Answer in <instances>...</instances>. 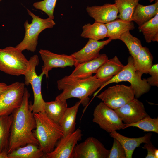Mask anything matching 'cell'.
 <instances>
[{
  "instance_id": "obj_1",
  "label": "cell",
  "mask_w": 158,
  "mask_h": 158,
  "mask_svg": "<svg viewBox=\"0 0 158 158\" xmlns=\"http://www.w3.org/2000/svg\"><path fill=\"white\" fill-rule=\"evenodd\" d=\"M30 94L25 87L20 106L12 113L13 117L9 140L7 154L29 143L39 145L33 131L36 127L32 110V104L29 101Z\"/></svg>"
},
{
  "instance_id": "obj_2",
  "label": "cell",
  "mask_w": 158,
  "mask_h": 158,
  "mask_svg": "<svg viewBox=\"0 0 158 158\" xmlns=\"http://www.w3.org/2000/svg\"><path fill=\"white\" fill-rule=\"evenodd\" d=\"M107 81L97 78L95 75L84 78L65 76L57 81L58 89L63 91L55 99L62 100L78 98L83 106H86L90 100L89 97Z\"/></svg>"
},
{
  "instance_id": "obj_3",
  "label": "cell",
  "mask_w": 158,
  "mask_h": 158,
  "mask_svg": "<svg viewBox=\"0 0 158 158\" xmlns=\"http://www.w3.org/2000/svg\"><path fill=\"white\" fill-rule=\"evenodd\" d=\"M33 114L36 123L33 135L45 155L54 149L58 141L63 136V131L60 125L49 118L44 112Z\"/></svg>"
},
{
  "instance_id": "obj_4",
  "label": "cell",
  "mask_w": 158,
  "mask_h": 158,
  "mask_svg": "<svg viewBox=\"0 0 158 158\" xmlns=\"http://www.w3.org/2000/svg\"><path fill=\"white\" fill-rule=\"evenodd\" d=\"M142 75L135 69L134 59L131 56L128 59V63L117 75L106 82L95 92L94 96L107 85L112 83H118L122 81H128L130 83L136 98L140 97L142 95L147 92L150 90L151 86L147 83L146 79H142Z\"/></svg>"
},
{
  "instance_id": "obj_5",
  "label": "cell",
  "mask_w": 158,
  "mask_h": 158,
  "mask_svg": "<svg viewBox=\"0 0 158 158\" xmlns=\"http://www.w3.org/2000/svg\"><path fill=\"white\" fill-rule=\"evenodd\" d=\"M28 14L32 18L31 23H29L26 20L24 25L25 34L23 40L16 47L21 51L27 50L35 52L38 44L39 34L47 28H52L56 23L53 19L50 18L42 19L27 9Z\"/></svg>"
},
{
  "instance_id": "obj_6",
  "label": "cell",
  "mask_w": 158,
  "mask_h": 158,
  "mask_svg": "<svg viewBox=\"0 0 158 158\" xmlns=\"http://www.w3.org/2000/svg\"><path fill=\"white\" fill-rule=\"evenodd\" d=\"M29 66V60L21 51L12 46L0 49V70L10 75H23Z\"/></svg>"
},
{
  "instance_id": "obj_7",
  "label": "cell",
  "mask_w": 158,
  "mask_h": 158,
  "mask_svg": "<svg viewBox=\"0 0 158 158\" xmlns=\"http://www.w3.org/2000/svg\"><path fill=\"white\" fill-rule=\"evenodd\" d=\"M29 66L25 73V84L27 86L30 84L34 95V102L32 104V110L33 113L44 112L45 102L43 99L41 91L42 82L44 75L41 73L38 75L35 68L39 65V60L37 55L30 57L29 60Z\"/></svg>"
},
{
  "instance_id": "obj_8",
  "label": "cell",
  "mask_w": 158,
  "mask_h": 158,
  "mask_svg": "<svg viewBox=\"0 0 158 158\" xmlns=\"http://www.w3.org/2000/svg\"><path fill=\"white\" fill-rule=\"evenodd\" d=\"M132 87L116 85L109 87L97 96L107 106L114 110L123 106L134 98Z\"/></svg>"
},
{
  "instance_id": "obj_9",
  "label": "cell",
  "mask_w": 158,
  "mask_h": 158,
  "mask_svg": "<svg viewBox=\"0 0 158 158\" xmlns=\"http://www.w3.org/2000/svg\"><path fill=\"white\" fill-rule=\"evenodd\" d=\"M24 83L16 82L8 85L0 94V116L9 115L20 105L25 87Z\"/></svg>"
},
{
  "instance_id": "obj_10",
  "label": "cell",
  "mask_w": 158,
  "mask_h": 158,
  "mask_svg": "<svg viewBox=\"0 0 158 158\" xmlns=\"http://www.w3.org/2000/svg\"><path fill=\"white\" fill-rule=\"evenodd\" d=\"M93 116V122L98 124L100 128L108 133L123 129L125 126V124L115 110L103 102H100L95 107Z\"/></svg>"
},
{
  "instance_id": "obj_11",
  "label": "cell",
  "mask_w": 158,
  "mask_h": 158,
  "mask_svg": "<svg viewBox=\"0 0 158 158\" xmlns=\"http://www.w3.org/2000/svg\"><path fill=\"white\" fill-rule=\"evenodd\" d=\"M109 152L98 140L89 137L76 145L72 158H108Z\"/></svg>"
},
{
  "instance_id": "obj_12",
  "label": "cell",
  "mask_w": 158,
  "mask_h": 158,
  "mask_svg": "<svg viewBox=\"0 0 158 158\" xmlns=\"http://www.w3.org/2000/svg\"><path fill=\"white\" fill-rule=\"evenodd\" d=\"M82 131L79 128L61 138L54 149L44 156L45 158H72L74 148L81 139Z\"/></svg>"
},
{
  "instance_id": "obj_13",
  "label": "cell",
  "mask_w": 158,
  "mask_h": 158,
  "mask_svg": "<svg viewBox=\"0 0 158 158\" xmlns=\"http://www.w3.org/2000/svg\"><path fill=\"white\" fill-rule=\"evenodd\" d=\"M39 53L43 61L42 73L47 78L49 77V72L53 68L72 67L75 65V61L72 54H57L42 49H41Z\"/></svg>"
},
{
  "instance_id": "obj_14",
  "label": "cell",
  "mask_w": 158,
  "mask_h": 158,
  "mask_svg": "<svg viewBox=\"0 0 158 158\" xmlns=\"http://www.w3.org/2000/svg\"><path fill=\"white\" fill-rule=\"evenodd\" d=\"M114 110L125 124L136 122L148 115L143 103L135 97L123 106Z\"/></svg>"
},
{
  "instance_id": "obj_15",
  "label": "cell",
  "mask_w": 158,
  "mask_h": 158,
  "mask_svg": "<svg viewBox=\"0 0 158 158\" xmlns=\"http://www.w3.org/2000/svg\"><path fill=\"white\" fill-rule=\"evenodd\" d=\"M112 40L108 38L105 40L99 41L89 39L86 44L82 49L72 54L75 61V67L98 57L100 54L99 53L100 50Z\"/></svg>"
},
{
  "instance_id": "obj_16",
  "label": "cell",
  "mask_w": 158,
  "mask_h": 158,
  "mask_svg": "<svg viewBox=\"0 0 158 158\" xmlns=\"http://www.w3.org/2000/svg\"><path fill=\"white\" fill-rule=\"evenodd\" d=\"M86 11L95 22L104 24L113 21L118 17V10L114 4L106 3L102 6H87Z\"/></svg>"
},
{
  "instance_id": "obj_17",
  "label": "cell",
  "mask_w": 158,
  "mask_h": 158,
  "mask_svg": "<svg viewBox=\"0 0 158 158\" xmlns=\"http://www.w3.org/2000/svg\"><path fill=\"white\" fill-rule=\"evenodd\" d=\"M108 59L106 54H100L95 59L78 65L69 76L75 78L89 77L96 73L99 68Z\"/></svg>"
},
{
  "instance_id": "obj_18",
  "label": "cell",
  "mask_w": 158,
  "mask_h": 158,
  "mask_svg": "<svg viewBox=\"0 0 158 158\" xmlns=\"http://www.w3.org/2000/svg\"><path fill=\"white\" fill-rule=\"evenodd\" d=\"M152 134L149 133L144 136L137 138H130L124 136L116 131L110 133L111 137L117 140L124 148L126 158H132L135 149L142 143H147L150 141Z\"/></svg>"
},
{
  "instance_id": "obj_19",
  "label": "cell",
  "mask_w": 158,
  "mask_h": 158,
  "mask_svg": "<svg viewBox=\"0 0 158 158\" xmlns=\"http://www.w3.org/2000/svg\"><path fill=\"white\" fill-rule=\"evenodd\" d=\"M124 66L118 57L115 56L102 64L95 76L97 78L108 81L118 74Z\"/></svg>"
},
{
  "instance_id": "obj_20",
  "label": "cell",
  "mask_w": 158,
  "mask_h": 158,
  "mask_svg": "<svg viewBox=\"0 0 158 158\" xmlns=\"http://www.w3.org/2000/svg\"><path fill=\"white\" fill-rule=\"evenodd\" d=\"M153 4L144 6L139 3L136 5L132 18V21L138 26L148 21L158 13V0Z\"/></svg>"
},
{
  "instance_id": "obj_21",
  "label": "cell",
  "mask_w": 158,
  "mask_h": 158,
  "mask_svg": "<svg viewBox=\"0 0 158 158\" xmlns=\"http://www.w3.org/2000/svg\"><path fill=\"white\" fill-rule=\"evenodd\" d=\"M107 29V37L112 40L119 39L123 33L135 28L133 21L116 19L105 24Z\"/></svg>"
},
{
  "instance_id": "obj_22",
  "label": "cell",
  "mask_w": 158,
  "mask_h": 158,
  "mask_svg": "<svg viewBox=\"0 0 158 158\" xmlns=\"http://www.w3.org/2000/svg\"><path fill=\"white\" fill-rule=\"evenodd\" d=\"M81 103L80 100L72 107H67L59 123L63 131V136L75 130L76 117Z\"/></svg>"
},
{
  "instance_id": "obj_23",
  "label": "cell",
  "mask_w": 158,
  "mask_h": 158,
  "mask_svg": "<svg viewBox=\"0 0 158 158\" xmlns=\"http://www.w3.org/2000/svg\"><path fill=\"white\" fill-rule=\"evenodd\" d=\"M67 108L66 100L55 99L45 102L44 112L49 118L59 124Z\"/></svg>"
},
{
  "instance_id": "obj_24",
  "label": "cell",
  "mask_w": 158,
  "mask_h": 158,
  "mask_svg": "<svg viewBox=\"0 0 158 158\" xmlns=\"http://www.w3.org/2000/svg\"><path fill=\"white\" fill-rule=\"evenodd\" d=\"M38 145L29 143L8 154V158H44L45 154Z\"/></svg>"
},
{
  "instance_id": "obj_25",
  "label": "cell",
  "mask_w": 158,
  "mask_h": 158,
  "mask_svg": "<svg viewBox=\"0 0 158 158\" xmlns=\"http://www.w3.org/2000/svg\"><path fill=\"white\" fill-rule=\"evenodd\" d=\"M82 29L81 36L83 37L99 40L107 37V29L104 23L95 22L85 25Z\"/></svg>"
},
{
  "instance_id": "obj_26",
  "label": "cell",
  "mask_w": 158,
  "mask_h": 158,
  "mask_svg": "<svg viewBox=\"0 0 158 158\" xmlns=\"http://www.w3.org/2000/svg\"><path fill=\"white\" fill-rule=\"evenodd\" d=\"M153 56L149 49L142 46L137 57L134 59L136 71L142 75L144 73H147L153 65Z\"/></svg>"
},
{
  "instance_id": "obj_27",
  "label": "cell",
  "mask_w": 158,
  "mask_h": 158,
  "mask_svg": "<svg viewBox=\"0 0 158 158\" xmlns=\"http://www.w3.org/2000/svg\"><path fill=\"white\" fill-rule=\"evenodd\" d=\"M13 120L12 114L0 116V153L7 152Z\"/></svg>"
},
{
  "instance_id": "obj_28",
  "label": "cell",
  "mask_w": 158,
  "mask_h": 158,
  "mask_svg": "<svg viewBox=\"0 0 158 158\" xmlns=\"http://www.w3.org/2000/svg\"><path fill=\"white\" fill-rule=\"evenodd\" d=\"M146 42H158V13L148 21L138 26Z\"/></svg>"
},
{
  "instance_id": "obj_29",
  "label": "cell",
  "mask_w": 158,
  "mask_h": 158,
  "mask_svg": "<svg viewBox=\"0 0 158 158\" xmlns=\"http://www.w3.org/2000/svg\"><path fill=\"white\" fill-rule=\"evenodd\" d=\"M139 0H114V4L119 13V18L132 21L134 11Z\"/></svg>"
},
{
  "instance_id": "obj_30",
  "label": "cell",
  "mask_w": 158,
  "mask_h": 158,
  "mask_svg": "<svg viewBox=\"0 0 158 158\" xmlns=\"http://www.w3.org/2000/svg\"><path fill=\"white\" fill-rule=\"evenodd\" d=\"M119 40L123 41L128 48L129 53L135 59L139 54L142 46L141 41L127 31L122 34Z\"/></svg>"
},
{
  "instance_id": "obj_31",
  "label": "cell",
  "mask_w": 158,
  "mask_h": 158,
  "mask_svg": "<svg viewBox=\"0 0 158 158\" xmlns=\"http://www.w3.org/2000/svg\"><path fill=\"white\" fill-rule=\"evenodd\" d=\"M130 127H135L146 132L158 133V118H152L148 115L139 121L130 124H125L123 129Z\"/></svg>"
},
{
  "instance_id": "obj_32",
  "label": "cell",
  "mask_w": 158,
  "mask_h": 158,
  "mask_svg": "<svg viewBox=\"0 0 158 158\" xmlns=\"http://www.w3.org/2000/svg\"><path fill=\"white\" fill-rule=\"evenodd\" d=\"M57 0H44L37 2L33 4L37 9L41 10L47 14L49 17L54 19V11Z\"/></svg>"
},
{
  "instance_id": "obj_33",
  "label": "cell",
  "mask_w": 158,
  "mask_h": 158,
  "mask_svg": "<svg viewBox=\"0 0 158 158\" xmlns=\"http://www.w3.org/2000/svg\"><path fill=\"white\" fill-rule=\"evenodd\" d=\"M108 158H126L125 150L119 142L114 138L113 145Z\"/></svg>"
},
{
  "instance_id": "obj_34",
  "label": "cell",
  "mask_w": 158,
  "mask_h": 158,
  "mask_svg": "<svg viewBox=\"0 0 158 158\" xmlns=\"http://www.w3.org/2000/svg\"><path fill=\"white\" fill-rule=\"evenodd\" d=\"M151 75L146 79L147 82L150 86H158V64L153 65L148 73Z\"/></svg>"
},
{
  "instance_id": "obj_35",
  "label": "cell",
  "mask_w": 158,
  "mask_h": 158,
  "mask_svg": "<svg viewBox=\"0 0 158 158\" xmlns=\"http://www.w3.org/2000/svg\"><path fill=\"white\" fill-rule=\"evenodd\" d=\"M142 148L146 149L147 151L146 158H156L155 156V151L156 148L152 144L150 141L145 143Z\"/></svg>"
},
{
  "instance_id": "obj_36",
  "label": "cell",
  "mask_w": 158,
  "mask_h": 158,
  "mask_svg": "<svg viewBox=\"0 0 158 158\" xmlns=\"http://www.w3.org/2000/svg\"><path fill=\"white\" fill-rule=\"evenodd\" d=\"M8 85L4 83H0V94L6 90Z\"/></svg>"
},
{
  "instance_id": "obj_37",
  "label": "cell",
  "mask_w": 158,
  "mask_h": 158,
  "mask_svg": "<svg viewBox=\"0 0 158 158\" xmlns=\"http://www.w3.org/2000/svg\"><path fill=\"white\" fill-rule=\"evenodd\" d=\"M0 158H8L7 152H3L0 153Z\"/></svg>"
},
{
  "instance_id": "obj_38",
  "label": "cell",
  "mask_w": 158,
  "mask_h": 158,
  "mask_svg": "<svg viewBox=\"0 0 158 158\" xmlns=\"http://www.w3.org/2000/svg\"><path fill=\"white\" fill-rule=\"evenodd\" d=\"M155 156L156 158L158 157V150L156 149L155 151Z\"/></svg>"
},
{
  "instance_id": "obj_39",
  "label": "cell",
  "mask_w": 158,
  "mask_h": 158,
  "mask_svg": "<svg viewBox=\"0 0 158 158\" xmlns=\"http://www.w3.org/2000/svg\"><path fill=\"white\" fill-rule=\"evenodd\" d=\"M156 0H149L150 2L151 3Z\"/></svg>"
},
{
  "instance_id": "obj_40",
  "label": "cell",
  "mask_w": 158,
  "mask_h": 158,
  "mask_svg": "<svg viewBox=\"0 0 158 158\" xmlns=\"http://www.w3.org/2000/svg\"><path fill=\"white\" fill-rule=\"evenodd\" d=\"M1 0H0V1H1Z\"/></svg>"
}]
</instances>
